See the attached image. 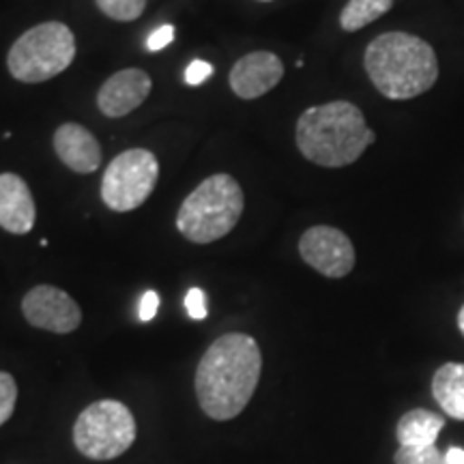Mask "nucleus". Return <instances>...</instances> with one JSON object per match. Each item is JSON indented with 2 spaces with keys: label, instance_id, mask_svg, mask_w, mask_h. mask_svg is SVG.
Wrapping results in <instances>:
<instances>
[{
  "label": "nucleus",
  "instance_id": "nucleus-1",
  "mask_svg": "<svg viewBox=\"0 0 464 464\" xmlns=\"http://www.w3.org/2000/svg\"><path fill=\"white\" fill-rule=\"evenodd\" d=\"M263 372L258 342L246 334H226L202 355L196 370V398L207 417L235 420L256 392Z\"/></svg>",
  "mask_w": 464,
  "mask_h": 464
},
{
  "label": "nucleus",
  "instance_id": "nucleus-2",
  "mask_svg": "<svg viewBox=\"0 0 464 464\" xmlns=\"http://www.w3.org/2000/svg\"><path fill=\"white\" fill-rule=\"evenodd\" d=\"M295 140L301 155L312 164L344 168L362 158L376 140V133L355 103L338 100L307 108L297 121Z\"/></svg>",
  "mask_w": 464,
  "mask_h": 464
},
{
  "label": "nucleus",
  "instance_id": "nucleus-3",
  "mask_svg": "<svg viewBox=\"0 0 464 464\" xmlns=\"http://www.w3.org/2000/svg\"><path fill=\"white\" fill-rule=\"evenodd\" d=\"M363 67L376 91L393 102L415 100L439 80L432 45L402 31L379 34L365 50Z\"/></svg>",
  "mask_w": 464,
  "mask_h": 464
},
{
  "label": "nucleus",
  "instance_id": "nucleus-4",
  "mask_svg": "<svg viewBox=\"0 0 464 464\" xmlns=\"http://www.w3.org/2000/svg\"><path fill=\"white\" fill-rule=\"evenodd\" d=\"M243 207L246 198L237 179L224 172L213 174L183 200L177 228L188 241L207 246L235 230L243 216Z\"/></svg>",
  "mask_w": 464,
  "mask_h": 464
},
{
  "label": "nucleus",
  "instance_id": "nucleus-5",
  "mask_svg": "<svg viewBox=\"0 0 464 464\" xmlns=\"http://www.w3.org/2000/svg\"><path fill=\"white\" fill-rule=\"evenodd\" d=\"M75 58V37L63 22H44L11 45L7 69L17 82L39 84L56 78Z\"/></svg>",
  "mask_w": 464,
  "mask_h": 464
},
{
  "label": "nucleus",
  "instance_id": "nucleus-6",
  "mask_svg": "<svg viewBox=\"0 0 464 464\" xmlns=\"http://www.w3.org/2000/svg\"><path fill=\"white\" fill-rule=\"evenodd\" d=\"M136 440V420L119 400H100L86 406L73 426V445L97 462L123 456Z\"/></svg>",
  "mask_w": 464,
  "mask_h": 464
},
{
  "label": "nucleus",
  "instance_id": "nucleus-7",
  "mask_svg": "<svg viewBox=\"0 0 464 464\" xmlns=\"http://www.w3.org/2000/svg\"><path fill=\"white\" fill-rule=\"evenodd\" d=\"M160 179V161L147 149H130L110 161L102 179V200L116 213L142 207Z\"/></svg>",
  "mask_w": 464,
  "mask_h": 464
},
{
  "label": "nucleus",
  "instance_id": "nucleus-8",
  "mask_svg": "<svg viewBox=\"0 0 464 464\" xmlns=\"http://www.w3.org/2000/svg\"><path fill=\"white\" fill-rule=\"evenodd\" d=\"M299 254L312 269L340 280L355 269V247L344 232L334 226H312L299 239Z\"/></svg>",
  "mask_w": 464,
  "mask_h": 464
},
{
  "label": "nucleus",
  "instance_id": "nucleus-9",
  "mask_svg": "<svg viewBox=\"0 0 464 464\" xmlns=\"http://www.w3.org/2000/svg\"><path fill=\"white\" fill-rule=\"evenodd\" d=\"M22 314L33 327L50 334H72L82 323V310L65 290L42 284L22 299Z\"/></svg>",
  "mask_w": 464,
  "mask_h": 464
},
{
  "label": "nucleus",
  "instance_id": "nucleus-10",
  "mask_svg": "<svg viewBox=\"0 0 464 464\" xmlns=\"http://www.w3.org/2000/svg\"><path fill=\"white\" fill-rule=\"evenodd\" d=\"M284 78V63L274 52H249L230 69V89L241 100H258Z\"/></svg>",
  "mask_w": 464,
  "mask_h": 464
},
{
  "label": "nucleus",
  "instance_id": "nucleus-11",
  "mask_svg": "<svg viewBox=\"0 0 464 464\" xmlns=\"http://www.w3.org/2000/svg\"><path fill=\"white\" fill-rule=\"evenodd\" d=\"M153 80L142 69H121L114 75H110L97 92V108L108 119H121V116L131 114L144 102L149 100Z\"/></svg>",
  "mask_w": 464,
  "mask_h": 464
},
{
  "label": "nucleus",
  "instance_id": "nucleus-12",
  "mask_svg": "<svg viewBox=\"0 0 464 464\" xmlns=\"http://www.w3.org/2000/svg\"><path fill=\"white\" fill-rule=\"evenodd\" d=\"M37 219L31 188L14 172L0 174V228L11 235H28Z\"/></svg>",
  "mask_w": 464,
  "mask_h": 464
},
{
  "label": "nucleus",
  "instance_id": "nucleus-13",
  "mask_svg": "<svg viewBox=\"0 0 464 464\" xmlns=\"http://www.w3.org/2000/svg\"><path fill=\"white\" fill-rule=\"evenodd\" d=\"M54 150L69 170L91 174L102 166V149L97 138L78 123H63L54 131Z\"/></svg>",
  "mask_w": 464,
  "mask_h": 464
},
{
  "label": "nucleus",
  "instance_id": "nucleus-14",
  "mask_svg": "<svg viewBox=\"0 0 464 464\" xmlns=\"http://www.w3.org/2000/svg\"><path fill=\"white\" fill-rule=\"evenodd\" d=\"M432 396L451 420L464 421V363H445L434 372Z\"/></svg>",
  "mask_w": 464,
  "mask_h": 464
},
{
  "label": "nucleus",
  "instance_id": "nucleus-15",
  "mask_svg": "<svg viewBox=\"0 0 464 464\" xmlns=\"http://www.w3.org/2000/svg\"><path fill=\"white\" fill-rule=\"evenodd\" d=\"M445 420L432 411L415 409L400 417L396 437L400 448H421V445H434Z\"/></svg>",
  "mask_w": 464,
  "mask_h": 464
},
{
  "label": "nucleus",
  "instance_id": "nucleus-16",
  "mask_svg": "<svg viewBox=\"0 0 464 464\" xmlns=\"http://www.w3.org/2000/svg\"><path fill=\"white\" fill-rule=\"evenodd\" d=\"M393 7V0H348L340 14L342 31L355 33L379 20Z\"/></svg>",
  "mask_w": 464,
  "mask_h": 464
},
{
  "label": "nucleus",
  "instance_id": "nucleus-17",
  "mask_svg": "<svg viewBox=\"0 0 464 464\" xmlns=\"http://www.w3.org/2000/svg\"><path fill=\"white\" fill-rule=\"evenodd\" d=\"M97 9L114 22H133L147 9V0H95Z\"/></svg>",
  "mask_w": 464,
  "mask_h": 464
},
{
  "label": "nucleus",
  "instance_id": "nucleus-18",
  "mask_svg": "<svg viewBox=\"0 0 464 464\" xmlns=\"http://www.w3.org/2000/svg\"><path fill=\"white\" fill-rule=\"evenodd\" d=\"M396 464H448L437 445H421V448H400L396 451Z\"/></svg>",
  "mask_w": 464,
  "mask_h": 464
},
{
  "label": "nucleus",
  "instance_id": "nucleus-19",
  "mask_svg": "<svg viewBox=\"0 0 464 464\" xmlns=\"http://www.w3.org/2000/svg\"><path fill=\"white\" fill-rule=\"evenodd\" d=\"M17 402V385L9 372H0V426L11 420Z\"/></svg>",
  "mask_w": 464,
  "mask_h": 464
},
{
  "label": "nucleus",
  "instance_id": "nucleus-20",
  "mask_svg": "<svg viewBox=\"0 0 464 464\" xmlns=\"http://www.w3.org/2000/svg\"><path fill=\"white\" fill-rule=\"evenodd\" d=\"M185 310H188L189 318H194V321H205L207 318L205 290L191 288L189 293L185 295Z\"/></svg>",
  "mask_w": 464,
  "mask_h": 464
},
{
  "label": "nucleus",
  "instance_id": "nucleus-21",
  "mask_svg": "<svg viewBox=\"0 0 464 464\" xmlns=\"http://www.w3.org/2000/svg\"><path fill=\"white\" fill-rule=\"evenodd\" d=\"M211 75H213L211 63L194 61V63H189L188 69H185V82H188L189 86H200L202 82H207Z\"/></svg>",
  "mask_w": 464,
  "mask_h": 464
},
{
  "label": "nucleus",
  "instance_id": "nucleus-22",
  "mask_svg": "<svg viewBox=\"0 0 464 464\" xmlns=\"http://www.w3.org/2000/svg\"><path fill=\"white\" fill-rule=\"evenodd\" d=\"M172 42H174V26L164 24V26L155 28V31L149 34L147 50L149 52H160V50L168 48V45H170Z\"/></svg>",
  "mask_w": 464,
  "mask_h": 464
},
{
  "label": "nucleus",
  "instance_id": "nucleus-23",
  "mask_svg": "<svg viewBox=\"0 0 464 464\" xmlns=\"http://www.w3.org/2000/svg\"><path fill=\"white\" fill-rule=\"evenodd\" d=\"M158 310H160V295L155 293V290H147V293L142 295L140 305H138V316H140L142 323H149L153 321L155 314H158Z\"/></svg>",
  "mask_w": 464,
  "mask_h": 464
},
{
  "label": "nucleus",
  "instance_id": "nucleus-24",
  "mask_svg": "<svg viewBox=\"0 0 464 464\" xmlns=\"http://www.w3.org/2000/svg\"><path fill=\"white\" fill-rule=\"evenodd\" d=\"M445 460H448V464H464V450L450 448L448 454H445Z\"/></svg>",
  "mask_w": 464,
  "mask_h": 464
},
{
  "label": "nucleus",
  "instance_id": "nucleus-25",
  "mask_svg": "<svg viewBox=\"0 0 464 464\" xmlns=\"http://www.w3.org/2000/svg\"><path fill=\"white\" fill-rule=\"evenodd\" d=\"M458 329H460L464 335V305L460 307V312H458Z\"/></svg>",
  "mask_w": 464,
  "mask_h": 464
},
{
  "label": "nucleus",
  "instance_id": "nucleus-26",
  "mask_svg": "<svg viewBox=\"0 0 464 464\" xmlns=\"http://www.w3.org/2000/svg\"><path fill=\"white\" fill-rule=\"evenodd\" d=\"M258 3H274V0H258Z\"/></svg>",
  "mask_w": 464,
  "mask_h": 464
}]
</instances>
